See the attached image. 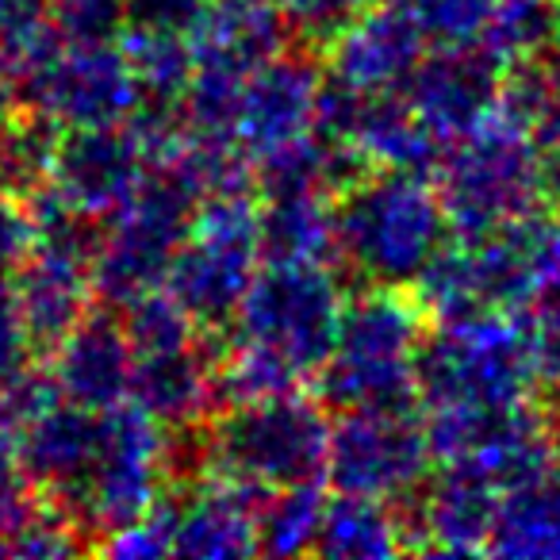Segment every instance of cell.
<instances>
[{
    "label": "cell",
    "instance_id": "f1b7e54d",
    "mask_svg": "<svg viewBox=\"0 0 560 560\" xmlns=\"http://www.w3.org/2000/svg\"><path fill=\"white\" fill-rule=\"evenodd\" d=\"M557 12L549 0H495L488 24L480 32V47L499 66L534 62L557 43Z\"/></svg>",
    "mask_w": 560,
    "mask_h": 560
},
{
    "label": "cell",
    "instance_id": "83f0119b",
    "mask_svg": "<svg viewBox=\"0 0 560 560\" xmlns=\"http://www.w3.org/2000/svg\"><path fill=\"white\" fill-rule=\"evenodd\" d=\"M323 506H327V499L319 491V480L261 491L254 511L257 552H269V557H304V552H312L315 537H319Z\"/></svg>",
    "mask_w": 560,
    "mask_h": 560
},
{
    "label": "cell",
    "instance_id": "30bf717a",
    "mask_svg": "<svg viewBox=\"0 0 560 560\" xmlns=\"http://www.w3.org/2000/svg\"><path fill=\"white\" fill-rule=\"evenodd\" d=\"M427 422L407 411H342L330 427L323 476L346 495L404 503L430 476Z\"/></svg>",
    "mask_w": 560,
    "mask_h": 560
},
{
    "label": "cell",
    "instance_id": "4316f807",
    "mask_svg": "<svg viewBox=\"0 0 560 560\" xmlns=\"http://www.w3.org/2000/svg\"><path fill=\"white\" fill-rule=\"evenodd\" d=\"M62 127L32 108H16L0 119V192L12 200H32L50 185L55 150Z\"/></svg>",
    "mask_w": 560,
    "mask_h": 560
},
{
    "label": "cell",
    "instance_id": "7402d4cb",
    "mask_svg": "<svg viewBox=\"0 0 560 560\" xmlns=\"http://www.w3.org/2000/svg\"><path fill=\"white\" fill-rule=\"evenodd\" d=\"M350 147L365 158L373 170H399L427 177L442 162V142L422 127V119L411 112L399 89L388 93H365L353 124Z\"/></svg>",
    "mask_w": 560,
    "mask_h": 560
},
{
    "label": "cell",
    "instance_id": "ffe728a7",
    "mask_svg": "<svg viewBox=\"0 0 560 560\" xmlns=\"http://www.w3.org/2000/svg\"><path fill=\"white\" fill-rule=\"evenodd\" d=\"M96 453V411L73 407L66 399L50 404L20 430V457H24L27 488L47 495L55 506H66L81 488Z\"/></svg>",
    "mask_w": 560,
    "mask_h": 560
},
{
    "label": "cell",
    "instance_id": "4dcf8cb0",
    "mask_svg": "<svg viewBox=\"0 0 560 560\" xmlns=\"http://www.w3.org/2000/svg\"><path fill=\"white\" fill-rule=\"evenodd\" d=\"M124 335L131 342V353L142 358V353H162V350H177V346H188L200 327L180 312V304L170 296V292H150V296L135 300V304L124 307Z\"/></svg>",
    "mask_w": 560,
    "mask_h": 560
},
{
    "label": "cell",
    "instance_id": "7c38bea8",
    "mask_svg": "<svg viewBox=\"0 0 560 560\" xmlns=\"http://www.w3.org/2000/svg\"><path fill=\"white\" fill-rule=\"evenodd\" d=\"M499 503L503 491L491 480L465 465H445L434 480H427V488L396 503L407 552H445V557L488 552Z\"/></svg>",
    "mask_w": 560,
    "mask_h": 560
},
{
    "label": "cell",
    "instance_id": "8fae6325",
    "mask_svg": "<svg viewBox=\"0 0 560 560\" xmlns=\"http://www.w3.org/2000/svg\"><path fill=\"white\" fill-rule=\"evenodd\" d=\"M499 81L503 66L480 43H472V47H438L434 55H422L399 93L422 119V127L442 147H450L495 112Z\"/></svg>",
    "mask_w": 560,
    "mask_h": 560
},
{
    "label": "cell",
    "instance_id": "7a4b0ae2",
    "mask_svg": "<svg viewBox=\"0 0 560 560\" xmlns=\"http://www.w3.org/2000/svg\"><path fill=\"white\" fill-rule=\"evenodd\" d=\"M445 238L442 200L415 173L369 170L335 196V257L365 284H411Z\"/></svg>",
    "mask_w": 560,
    "mask_h": 560
},
{
    "label": "cell",
    "instance_id": "484cf974",
    "mask_svg": "<svg viewBox=\"0 0 560 560\" xmlns=\"http://www.w3.org/2000/svg\"><path fill=\"white\" fill-rule=\"evenodd\" d=\"M85 549L89 541L47 495L24 488L16 495L0 499V557L55 560V557H78Z\"/></svg>",
    "mask_w": 560,
    "mask_h": 560
},
{
    "label": "cell",
    "instance_id": "5b68a950",
    "mask_svg": "<svg viewBox=\"0 0 560 560\" xmlns=\"http://www.w3.org/2000/svg\"><path fill=\"white\" fill-rule=\"evenodd\" d=\"M434 173L445 223L460 238L499 231L541 211L534 135L499 112L453 139Z\"/></svg>",
    "mask_w": 560,
    "mask_h": 560
},
{
    "label": "cell",
    "instance_id": "74e56055",
    "mask_svg": "<svg viewBox=\"0 0 560 560\" xmlns=\"http://www.w3.org/2000/svg\"><path fill=\"white\" fill-rule=\"evenodd\" d=\"M32 249V219H27V203L12 200L0 192V284L12 277L20 261Z\"/></svg>",
    "mask_w": 560,
    "mask_h": 560
},
{
    "label": "cell",
    "instance_id": "1f68e13d",
    "mask_svg": "<svg viewBox=\"0 0 560 560\" xmlns=\"http://www.w3.org/2000/svg\"><path fill=\"white\" fill-rule=\"evenodd\" d=\"M427 47H472L495 0H399Z\"/></svg>",
    "mask_w": 560,
    "mask_h": 560
},
{
    "label": "cell",
    "instance_id": "9c48e42d",
    "mask_svg": "<svg viewBox=\"0 0 560 560\" xmlns=\"http://www.w3.org/2000/svg\"><path fill=\"white\" fill-rule=\"evenodd\" d=\"M165 488V430L147 411L124 404L96 411V453L81 488L58 511L96 549L101 537L142 518Z\"/></svg>",
    "mask_w": 560,
    "mask_h": 560
},
{
    "label": "cell",
    "instance_id": "ee69618b",
    "mask_svg": "<svg viewBox=\"0 0 560 560\" xmlns=\"http://www.w3.org/2000/svg\"><path fill=\"white\" fill-rule=\"evenodd\" d=\"M552 4V12H557V24H560V0H549Z\"/></svg>",
    "mask_w": 560,
    "mask_h": 560
},
{
    "label": "cell",
    "instance_id": "ac0fdd59",
    "mask_svg": "<svg viewBox=\"0 0 560 560\" xmlns=\"http://www.w3.org/2000/svg\"><path fill=\"white\" fill-rule=\"evenodd\" d=\"M215 350H208V330L188 346L162 353H142L131 369V404L147 411L165 434H196L208 415L219 407L215 399Z\"/></svg>",
    "mask_w": 560,
    "mask_h": 560
},
{
    "label": "cell",
    "instance_id": "ba28073f",
    "mask_svg": "<svg viewBox=\"0 0 560 560\" xmlns=\"http://www.w3.org/2000/svg\"><path fill=\"white\" fill-rule=\"evenodd\" d=\"M20 108L66 127L124 124L139 104V85L116 43H73L50 27L12 58Z\"/></svg>",
    "mask_w": 560,
    "mask_h": 560
},
{
    "label": "cell",
    "instance_id": "44dd1931",
    "mask_svg": "<svg viewBox=\"0 0 560 560\" xmlns=\"http://www.w3.org/2000/svg\"><path fill=\"white\" fill-rule=\"evenodd\" d=\"M289 35L272 0H219L196 35V62L249 78L272 55L289 50Z\"/></svg>",
    "mask_w": 560,
    "mask_h": 560
},
{
    "label": "cell",
    "instance_id": "277c9868",
    "mask_svg": "<svg viewBox=\"0 0 560 560\" xmlns=\"http://www.w3.org/2000/svg\"><path fill=\"white\" fill-rule=\"evenodd\" d=\"M203 472L242 488L269 491L307 483L319 480L327 465L330 419L319 399L300 392L223 407V415L211 419V427L203 422Z\"/></svg>",
    "mask_w": 560,
    "mask_h": 560
},
{
    "label": "cell",
    "instance_id": "8992f818",
    "mask_svg": "<svg viewBox=\"0 0 560 560\" xmlns=\"http://www.w3.org/2000/svg\"><path fill=\"white\" fill-rule=\"evenodd\" d=\"M346 292L323 261H265L234 312V342L284 361L300 381L327 361Z\"/></svg>",
    "mask_w": 560,
    "mask_h": 560
},
{
    "label": "cell",
    "instance_id": "2e32d148",
    "mask_svg": "<svg viewBox=\"0 0 560 560\" xmlns=\"http://www.w3.org/2000/svg\"><path fill=\"white\" fill-rule=\"evenodd\" d=\"M323 55L330 78L346 81L358 93H388L419 66L427 39L399 0H373L323 47Z\"/></svg>",
    "mask_w": 560,
    "mask_h": 560
},
{
    "label": "cell",
    "instance_id": "d590c367",
    "mask_svg": "<svg viewBox=\"0 0 560 560\" xmlns=\"http://www.w3.org/2000/svg\"><path fill=\"white\" fill-rule=\"evenodd\" d=\"M47 12L73 43H108L124 27V0H47Z\"/></svg>",
    "mask_w": 560,
    "mask_h": 560
},
{
    "label": "cell",
    "instance_id": "836d02e7",
    "mask_svg": "<svg viewBox=\"0 0 560 560\" xmlns=\"http://www.w3.org/2000/svg\"><path fill=\"white\" fill-rule=\"evenodd\" d=\"M272 4L284 16L289 32L304 39V47L323 50L373 0H272Z\"/></svg>",
    "mask_w": 560,
    "mask_h": 560
},
{
    "label": "cell",
    "instance_id": "9a60e30c",
    "mask_svg": "<svg viewBox=\"0 0 560 560\" xmlns=\"http://www.w3.org/2000/svg\"><path fill=\"white\" fill-rule=\"evenodd\" d=\"M162 495L173 518V557L219 560L257 552L254 511L261 491L203 472L196 480L165 483Z\"/></svg>",
    "mask_w": 560,
    "mask_h": 560
},
{
    "label": "cell",
    "instance_id": "ab89813d",
    "mask_svg": "<svg viewBox=\"0 0 560 560\" xmlns=\"http://www.w3.org/2000/svg\"><path fill=\"white\" fill-rule=\"evenodd\" d=\"M537 192L541 208L560 215V142H541L537 150Z\"/></svg>",
    "mask_w": 560,
    "mask_h": 560
},
{
    "label": "cell",
    "instance_id": "f546056e",
    "mask_svg": "<svg viewBox=\"0 0 560 560\" xmlns=\"http://www.w3.org/2000/svg\"><path fill=\"white\" fill-rule=\"evenodd\" d=\"M119 50L135 73V85L150 101H180L196 62V39L119 27Z\"/></svg>",
    "mask_w": 560,
    "mask_h": 560
},
{
    "label": "cell",
    "instance_id": "6da1fadb",
    "mask_svg": "<svg viewBox=\"0 0 560 560\" xmlns=\"http://www.w3.org/2000/svg\"><path fill=\"white\" fill-rule=\"evenodd\" d=\"M422 338L427 315L407 284H369L361 296H346L335 346L312 373L319 404L335 411H407Z\"/></svg>",
    "mask_w": 560,
    "mask_h": 560
},
{
    "label": "cell",
    "instance_id": "b9f144b4",
    "mask_svg": "<svg viewBox=\"0 0 560 560\" xmlns=\"http://www.w3.org/2000/svg\"><path fill=\"white\" fill-rule=\"evenodd\" d=\"M541 427H545V438H549L552 457L560 460V384H557V392H552L549 404H545V411H541Z\"/></svg>",
    "mask_w": 560,
    "mask_h": 560
},
{
    "label": "cell",
    "instance_id": "5bb4252c",
    "mask_svg": "<svg viewBox=\"0 0 560 560\" xmlns=\"http://www.w3.org/2000/svg\"><path fill=\"white\" fill-rule=\"evenodd\" d=\"M319 50H280L246 78L234 112V142L249 158H261L312 131L319 93Z\"/></svg>",
    "mask_w": 560,
    "mask_h": 560
},
{
    "label": "cell",
    "instance_id": "d4e9b609",
    "mask_svg": "<svg viewBox=\"0 0 560 560\" xmlns=\"http://www.w3.org/2000/svg\"><path fill=\"white\" fill-rule=\"evenodd\" d=\"M488 552L499 557H537L560 560V472H545L541 480L514 488L499 503V518L491 529Z\"/></svg>",
    "mask_w": 560,
    "mask_h": 560
},
{
    "label": "cell",
    "instance_id": "e575fe53",
    "mask_svg": "<svg viewBox=\"0 0 560 560\" xmlns=\"http://www.w3.org/2000/svg\"><path fill=\"white\" fill-rule=\"evenodd\" d=\"M215 0H124V27L196 39Z\"/></svg>",
    "mask_w": 560,
    "mask_h": 560
},
{
    "label": "cell",
    "instance_id": "8d00e7d4",
    "mask_svg": "<svg viewBox=\"0 0 560 560\" xmlns=\"http://www.w3.org/2000/svg\"><path fill=\"white\" fill-rule=\"evenodd\" d=\"M35 361H39V353H35L32 338H27L24 319H20L9 289L0 284V392L9 388L12 381H20Z\"/></svg>",
    "mask_w": 560,
    "mask_h": 560
},
{
    "label": "cell",
    "instance_id": "cb8c5ba5",
    "mask_svg": "<svg viewBox=\"0 0 560 560\" xmlns=\"http://www.w3.org/2000/svg\"><path fill=\"white\" fill-rule=\"evenodd\" d=\"M319 557L330 560H388L407 552V534L404 518H399L396 503L369 495H346L338 491V499H330L323 506L319 537L315 549Z\"/></svg>",
    "mask_w": 560,
    "mask_h": 560
},
{
    "label": "cell",
    "instance_id": "f35d334b",
    "mask_svg": "<svg viewBox=\"0 0 560 560\" xmlns=\"http://www.w3.org/2000/svg\"><path fill=\"white\" fill-rule=\"evenodd\" d=\"M27 488L24 457H20V430L0 419V499Z\"/></svg>",
    "mask_w": 560,
    "mask_h": 560
},
{
    "label": "cell",
    "instance_id": "60d3db41",
    "mask_svg": "<svg viewBox=\"0 0 560 560\" xmlns=\"http://www.w3.org/2000/svg\"><path fill=\"white\" fill-rule=\"evenodd\" d=\"M20 108V93H16V73H12V62L0 55V119L12 116Z\"/></svg>",
    "mask_w": 560,
    "mask_h": 560
},
{
    "label": "cell",
    "instance_id": "7bdbcfd3",
    "mask_svg": "<svg viewBox=\"0 0 560 560\" xmlns=\"http://www.w3.org/2000/svg\"><path fill=\"white\" fill-rule=\"evenodd\" d=\"M545 66L552 70V78H560V32H557V43L545 50Z\"/></svg>",
    "mask_w": 560,
    "mask_h": 560
},
{
    "label": "cell",
    "instance_id": "52a82bcc",
    "mask_svg": "<svg viewBox=\"0 0 560 560\" xmlns=\"http://www.w3.org/2000/svg\"><path fill=\"white\" fill-rule=\"evenodd\" d=\"M257 203L249 192H219L200 200L185 238L165 269L162 289L208 335L234 319L246 284L257 272Z\"/></svg>",
    "mask_w": 560,
    "mask_h": 560
},
{
    "label": "cell",
    "instance_id": "d6986e66",
    "mask_svg": "<svg viewBox=\"0 0 560 560\" xmlns=\"http://www.w3.org/2000/svg\"><path fill=\"white\" fill-rule=\"evenodd\" d=\"M12 304L27 327L35 353L47 358L93 307V284L89 265L78 257L55 254V249H27L24 261L4 280Z\"/></svg>",
    "mask_w": 560,
    "mask_h": 560
},
{
    "label": "cell",
    "instance_id": "d6a6232c",
    "mask_svg": "<svg viewBox=\"0 0 560 560\" xmlns=\"http://www.w3.org/2000/svg\"><path fill=\"white\" fill-rule=\"evenodd\" d=\"M529 338H534V358L537 373L545 381L560 384V223L557 238H552V254L545 265L541 289H537L534 304H529Z\"/></svg>",
    "mask_w": 560,
    "mask_h": 560
},
{
    "label": "cell",
    "instance_id": "3957f363",
    "mask_svg": "<svg viewBox=\"0 0 560 560\" xmlns=\"http://www.w3.org/2000/svg\"><path fill=\"white\" fill-rule=\"evenodd\" d=\"M537 381L534 338L522 315L438 323L415 358V399L427 411L529 404Z\"/></svg>",
    "mask_w": 560,
    "mask_h": 560
},
{
    "label": "cell",
    "instance_id": "603a6c76",
    "mask_svg": "<svg viewBox=\"0 0 560 560\" xmlns=\"http://www.w3.org/2000/svg\"><path fill=\"white\" fill-rule=\"evenodd\" d=\"M257 249L265 261H335V200L327 192L265 196L257 211Z\"/></svg>",
    "mask_w": 560,
    "mask_h": 560
},
{
    "label": "cell",
    "instance_id": "4fadbf2b",
    "mask_svg": "<svg viewBox=\"0 0 560 560\" xmlns=\"http://www.w3.org/2000/svg\"><path fill=\"white\" fill-rule=\"evenodd\" d=\"M147 165V150L127 124L66 127L58 135L50 185L89 219H108L139 188Z\"/></svg>",
    "mask_w": 560,
    "mask_h": 560
},
{
    "label": "cell",
    "instance_id": "e0dca14e",
    "mask_svg": "<svg viewBox=\"0 0 560 560\" xmlns=\"http://www.w3.org/2000/svg\"><path fill=\"white\" fill-rule=\"evenodd\" d=\"M135 353L124 335V323L104 307L93 312L47 353V373L58 399L85 411H108L131 396Z\"/></svg>",
    "mask_w": 560,
    "mask_h": 560
}]
</instances>
